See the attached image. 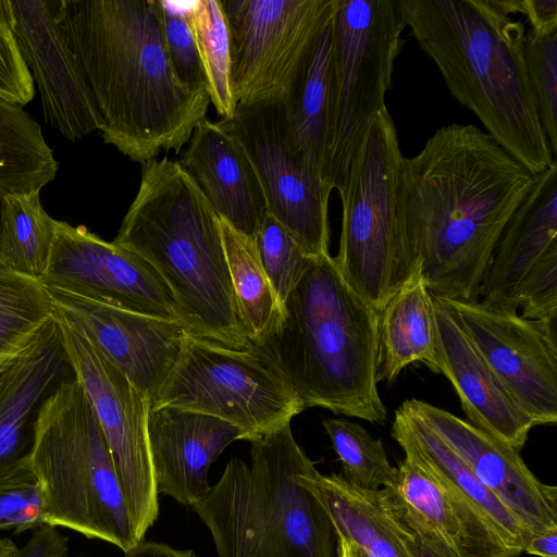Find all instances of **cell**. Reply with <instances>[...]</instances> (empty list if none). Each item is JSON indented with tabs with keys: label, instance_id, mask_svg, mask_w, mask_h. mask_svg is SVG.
Masks as SVG:
<instances>
[{
	"label": "cell",
	"instance_id": "obj_24",
	"mask_svg": "<svg viewBox=\"0 0 557 557\" xmlns=\"http://www.w3.org/2000/svg\"><path fill=\"white\" fill-rule=\"evenodd\" d=\"M219 218L255 239L268 214L257 171L239 141L220 122L203 119L177 161Z\"/></svg>",
	"mask_w": 557,
	"mask_h": 557
},
{
	"label": "cell",
	"instance_id": "obj_49",
	"mask_svg": "<svg viewBox=\"0 0 557 557\" xmlns=\"http://www.w3.org/2000/svg\"><path fill=\"white\" fill-rule=\"evenodd\" d=\"M11 360H12V359H11ZM11 360L0 363V370H1V369H2L7 363H9Z\"/></svg>",
	"mask_w": 557,
	"mask_h": 557
},
{
	"label": "cell",
	"instance_id": "obj_26",
	"mask_svg": "<svg viewBox=\"0 0 557 557\" xmlns=\"http://www.w3.org/2000/svg\"><path fill=\"white\" fill-rule=\"evenodd\" d=\"M416 362L438 373L432 295L419 269L379 311L376 382L391 384Z\"/></svg>",
	"mask_w": 557,
	"mask_h": 557
},
{
	"label": "cell",
	"instance_id": "obj_45",
	"mask_svg": "<svg viewBox=\"0 0 557 557\" xmlns=\"http://www.w3.org/2000/svg\"><path fill=\"white\" fill-rule=\"evenodd\" d=\"M17 549V545L12 540L0 536V557H13Z\"/></svg>",
	"mask_w": 557,
	"mask_h": 557
},
{
	"label": "cell",
	"instance_id": "obj_38",
	"mask_svg": "<svg viewBox=\"0 0 557 557\" xmlns=\"http://www.w3.org/2000/svg\"><path fill=\"white\" fill-rule=\"evenodd\" d=\"M34 95V81L14 33L12 0H0V98L23 108Z\"/></svg>",
	"mask_w": 557,
	"mask_h": 557
},
{
	"label": "cell",
	"instance_id": "obj_50",
	"mask_svg": "<svg viewBox=\"0 0 557 557\" xmlns=\"http://www.w3.org/2000/svg\"><path fill=\"white\" fill-rule=\"evenodd\" d=\"M3 195H0V209H1V198H2Z\"/></svg>",
	"mask_w": 557,
	"mask_h": 557
},
{
	"label": "cell",
	"instance_id": "obj_36",
	"mask_svg": "<svg viewBox=\"0 0 557 557\" xmlns=\"http://www.w3.org/2000/svg\"><path fill=\"white\" fill-rule=\"evenodd\" d=\"M523 52L540 121L554 158L557 157V32L525 33Z\"/></svg>",
	"mask_w": 557,
	"mask_h": 557
},
{
	"label": "cell",
	"instance_id": "obj_10",
	"mask_svg": "<svg viewBox=\"0 0 557 557\" xmlns=\"http://www.w3.org/2000/svg\"><path fill=\"white\" fill-rule=\"evenodd\" d=\"M158 406L219 418L239 428L246 441L304 411L281 377L251 350L190 335L150 407Z\"/></svg>",
	"mask_w": 557,
	"mask_h": 557
},
{
	"label": "cell",
	"instance_id": "obj_43",
	"mask_svg": "<svg viewBox=\"0 0 557 557\" xmlns=\"http://www.w3.org/2000/svg\"><path fill=\"white\" fill-rule=\"evenodd\" d=\"M124 554L125 557H197L190 549H177L163 543L146 542L144 540Z\"/></svg>",
	"mask_w": 557,
	"mask_h": 557
},
{
	"label": "cell",
	"instance_id": "obj_35",
	"mask_svg": "<svg viewBox=\"0 0 557 557\" xmlns=\"http://www.w3.org/2000/svg\"><path fill=\"white\" fill-rule=\"evenodd\" d=\"M253 244L261 268L282 306L312 257L269 212Z\"/></svg>",
	"mask_w": 557,
	"mask_h": 557
},
{
	"label": "cell",
	"instance_id": "obj_27",
	"mask_svg": "<svg viewBox=\"0 0 557 557\" xmlns=\"http://www.w3.org/2000/svg\"><path fill=\"white\" fill-rule=\"evenodd\" d=\"M334 14L335 12L317 34L294 77L288 94L282 100L287 134L294 150L321 176L333 54Z\"/></svg>",
	"mask_w": 557,
	"mask_h": 557
},
{
	"label": "cell",
	"instance_id": "obj_2",
	"mask_svg": "<svg viewBox=\"0 0 557 557\" xmlns=\"http://www.w3.org/2000/svg\"><path fill=\"white\" fill-rule=\"evenodd\" d=\"M59 28L103 121L104 143L141 164L176 154L210 98L178 78L152 0H55Z\"/></svg>",
	"mask_w": 557,
	"mask_h": 557
},
{
	"label": "cell",
	"instance_id": "obj_31",
	"mask_svg": "<svg viewBox=\"0 0 557 557\" xmlns=\"http://www.w3.org/2000/svg\"><path fill=\"white\" fill-rule=\"evenodd\" d=\"M188 20L210 102L222 120L231 119L235 114L237 102L232 88L230 30L221 1H191Z\"/></svg>",
	"mask_w": 557,
	"mask_h": 557
},
{
	"label": "cell",
	"instance_id": "obj_7",
	"mask_svg": "<svg viewBox=\"0 0 557 557\" xmlns=\"http://www.w3.org/2000/svg\"><path fill=\"white\" fill-rule=\"evenodd\" d=\"M30 468L41 488L46 524L124 553L139 542L109 445L75 377L58 384L36 412Z\"/></svg>",
	"mask_w": 557,
	"mask_h": 557
},
{
	"label": "cell",
	"instance_id": "obj_14",
	"mask_svg": "<svg viewBox=\"0 0 557 557\" xmlns=\"http://www.w3.org/2000/svg\"><path fill=\"white\" fill-rule=\"evenodd\" d=\"M220 124L243 146L259 176L268 212L311 257L329 253L332 188L289 140L282 101L237 104Z\"/></svg>",
	"mask_w": 557,
	"mask_h": 557
},
{
	"label": "cell",
	"instance_id": "obj_30",
	"mask_svg": "<svg viewBox=\"0 0 557 557\" xmlns=\"http://www.w3.org/2000/svg\"><path fill=\"white\" fill-rule=\"evenodd\" d=\"M221 231L238 315L255 343L281 313V305L261 268L253 240L220 218Z\"/></svg>",
	"mask_w": 557,
	"mask_h": 557
},
{
	"label": "cell",
	"instance_id": "obj_46",
	"mask_svg": "<svg viewBox=\"0 0 557 557\" xmlns=\"http://www.w3.org/2000/svg\"><path fill=\"white\" fill-rule=\"evenodd\" d=\"M337 546L344 550L346 557H366L357 547L344 540L337 539Z\"/></svg>",
	"mask_w": 557,
	"mask_h": 557
},
{
	"label": "cell",
	"instance_id": "obj_13",
	"mask_svg": "<svg viewBox=\"0 0 557 557\" xmlns=\"http://www.w3.org/2000/svg\"><path fill=\"white\" fill-rule=\"evenodd\" d=\"M478 300L500 312L557 323V161L506 223Z\"/></svg>",
	"mask_w": 557,
	"mask_h": 557
},
{
	"label": "cell",
	"instance_id": "obj_3",
	"mask_svg": "<svg viewBox=\"0 0 557 557\" xmlns=\"http://www.w3.org/2000/svg\"><path fill=\"white\" fill-rule=\"evenodd\" d=\"M453 97L534 175L554 158L527 72L515 0H395Z\"/></svg>",
	"mask_w": 557,
	"mask_h": 557
},
{
	"label": "cell",
	"instance_id": "obj_25",
	"mask_svg": "<svg viewBox=\"0 0 557 557\" xmlns=\"http://www.w3.org/2000/svg\"><path fill=\"white\" fill-rule=\"evenodd\" d=\"M298 482L322 505L337 539L366 557H416L413 534L386 488L362 490L342 474L323 475L314 466L302 472Z\"/></svg>",
	"mask_w": 557,
	"mask_h": 557
},
{
	"label": "cell",
	"instance_id": "obj_4",
	"mask_svg": "<svg viewBox=\"0 0 557 557\" xmlns=\"http://www.w3.org/2000/svg\"><path fill=\"white\" fill-rule=\"evenodd\" d=\"M379 312L343 278L333 257H312L277 321L251 344L304 410L384 423L376 382Z\"/></svg>",
	"mask_w": 557,
	"mask_h": 557
},
{
	"label": "cell",
	"instance_id": "obj_20",
	"mask_svg": "<svg viewBox=\"0 0 557 557\" xmlns=\"http://www.w3.org/2000/svg\"><path fill=\"white\" fill-rule=\"evenodd\" d=\"M406 403L533 534L557 529V487L541 482L519 450L430 403Z\"/></svg>",
	"mask_w": 557,
	"mask_h": 557
},
{
	"label": "cell",
	"instance_id": "obj_9",
	"mask_svg": "<svg viewBox=\"0 0 557 557\" xmlns=\"http://www.w3.org/2000/svg\"><path fill=\"white\" fill-rule=\"evenodd\" d=\"M400 151L387 109L375 115L350 163L342 199L334 263L348 285L377 312L409 277L396 213Z\"/></svg>",
	"mask_w": 557,
	"mask_h": 557
},
{
	"label": "cell",
	"instance_id": "obj_28",
	"mask_svg": "<svg viewBox=\"0 0 557 557\" xmlns=\"http://www.w3.org/2000/svg\"><path fill=\"white\" fill-rule=\"evenodd\" d=\"M57 171L40 125L22 107L0 98V195L41 190Z\"/></svg>",
	"mask_w": 557,
	"mask_h": 557
},
{
	"label": "cell",
	"instance_id": "obj_16",
	"mask_svg": "<svg viewBox=\"0 0 557 557\" xmlns=\"http://www.w3.org/2000/svg\"><path fill=\"white\" fill-rule=\"evenodd\" d=\"M516 404L535 426L557 422V323L443 298Z\"/></svg>",
	"mask_w": 557,
	"mask_h": 557
},
{
	"label": "cell",
	"instance_id": "obj_33",
	"mask_svg": "<svg viewBox=\"0 0 557 557\" xmlns=\"http://www.w3.org/2000/svg\"><path fill=\"white\" fill-rule=\"evenodd\" d=\"M322 425L342 462L346 481L369 491L393 484L396 468L389 463L381 440L347 419L325 418Z\"/></svg>",
	"mask_w": 557,
	"mask_h": 557
},
{
	"label": "cell",
	"instance_id": "obj_6",
	"mask_svg": "<svg viewBox=\"0 0 557 557\" xmlns=\"http://www.w3.org/2000/svg\"><path fill=\"white\" fill-rule=\"evenodd\" d=\"M249 442L250 467L231 459L193 507L219 557H336L337 536L326 511L298 482L314 465L295 441L290 422Z\"/></svg>",
	"mask_w": 557,
	"mask_h": 557
},
{
	"label": "cell",
	"instance_id": "obj_32",
	"mask_svg": "<svg viewBox=\"0 0 557 557\" xmlns=\"http://www.w3.org/2000/svg\"><path fill=\"white\" fill-rule=\"evenodd\" d=\"M53 319L48 288L0 261V356L22 351Z\"/></svg>",
	"mask_w": 557,
	"mask_h": 557
},
{
	"label": "cell",
	"instance_id": "obj_12",
	"mask_svg": "<svg viewBox=\"0 0 557 557\" xmlns=\"http://www.w3.org/2000/svg\"><path fill=\"white\" fill-rule=\"evenodd\" d=\"M54 319L74 377L86 393L109 445L141 541L159 513L147 438L149 404L77 329L57 313Z\"/></svg>",
	"mask_w": 557,
	"mask_h": 557
},
{
	"label": "cell",
	"instance_id": "obj_19",
	"mask_svg": "<svg viewBox=\"0 0 557 557\" xmlns=\"http://www.w3.org/2000/svg\"><path fill=\"white\" fill-rule=\"evenodd\" d=\"M12 7L17 45L38 88L46 123L71 141L99 132L103 121L59 28L55 0H12Z\"/></svg>",
	"mask_w": 557,
	"mask_h": 557
},
{
	"label": "cell",
	"instance_id": "obj_11",
	"mask_svg": "<svg viewBox=\"0 0 557 557\" xmlns=\"http://www.w3.org/2000/svg\"><path fill=\"white\" fill-rule=\"evenodd\" d=\"M237 104L282 101L337 0H220Z\"/></svg>",
	"mask_w": 557,
	"mask_h": 557
},
{
	"label": "cell",
	"instance_id": "obj_48",
	"mask_svg": "<svg viewBox=\"0 0 557 557\" xmlns=\"http://www.w3.org/2000/svg\"><path fill=\"white\" fill-rule=\"evenodd\" d=\"M336 557H346L344 550L339 546H337V555H336Z\"/></svg>",
	"mask_w": 557,
	"mask_h": 557
},
{
	"label": "cell",
	"instance_id": "obj_47",
	"mask_svg": "<svg viewBox=\"0 0 557 557\" xmlns=\"http://www.w3.org/2000/svg\"><path fill=\"white\" fill-rule=\"evenodd\" d=\"M20 352H21V351H20ZM20 352H18V354H20ZM18 354H16V355H9V356H0V363H2V362H5V361H9V360L13 359V358H14L15 356H17Z\"/></svg>",
	"mask_w": 557,
	"mask_h": 557
},
{
	"label": "cell",
	"instance_id": "obj_29",
	"mask_svg": "<svg viewBox=\"0 0 557 557\" xmlns=\"http://www.w3.org/2000/svg\"><path fill=\"white\" fill-rule=\"evenodd\" d=\"M39 191L4 194L0 209V261L35 278L47 269L55 236V220L44 209Z\"/></svg>",
	"mask_w": 557,
	"mask_h": 557
},
{
	"label": "cell",
	"instance_id": "obj_17",
	"mask_svg": "<svg viewBox=\"0 0 557 557\" xmlns=\"http://www.w3.org/2000/svg\"><path fill=\"white\" fill-rule=\"evenodd\" d=\"M392 437L405 457L429 473L448 494L466 533L471 557H518L533 533L454 450L407 405L396 409Z\"/></svg>",
	"mask_w": 557,
	"mask_h": 557
},
{
	"label": "cell",
	"instance_id": "obj_23",
	"mask_svg": "<svg viewBox=\"0 0 557 557\" xmlns=\"http://www.w3.org/2000/svg\"><path fill=\"white\" fill-rule=\"evenodd\" d=\"M71 369L55 319L0 370V481L33 473V422Z\"/></svg>",
	"mask_w": 557,
	"mask_h": 557
},
{
	"label": "cell",
	"instance_id": "obj_1",
	"mask_svg": "<svg viewBox=\"0 0 557 557\" xmlns=\"http://www.w3.org/2000/svg\"><path fill=\"white\" fill-rule=\"evenodd\" d=\"M536 177L475 125L436 129L398 168L396 213L408 275L419 269L435 296L478 300L495 245Z\"/></svg>",
	"mask_w": 557,
	"mask_h": 557
},
{
	"label": "cell",
	"instance_id": "obj_42",
	"mask_svg": "<svg viewBox=\"0 0 557 557\" xmlns=\"http://www.w3.org/2000/svg\"><path fill=\"white\" fill-rule=\"evenodd\" d=\"M517 14H523L530 30L537 35L557 32V0H515Z\"/></svg>",
	"mask_w": 557,
	"mask_h": 557
},
{
	"label": "cell",
	"instance_id": "obj_21",
	"mask_svg": "<svg viewBox=\"0 0 557 557\" xmlns=\"http://www.w3.org/2000/svg\"><path fill=\"white\" fill-rule=\"evenodd\" d=\"M431 295L437 372L455 388L467 422L520 451L533 420L508 394L446 301Z\"/></svg>",
	"mask_w": 557,
	"mask_h": 557
},
{
	"label": "cell",
	"instance_id": "obj_22",
	"mask_svg": "<svg viewBox=\"0 0 557 557\" xmlns=\"http://www.w3.org/2000/svg\"><path fill=\"white\" fill-rule=\"evenodd\" d=\"M147 438L158 494L194 507L211 490V463L231 443L245 440V434L215 417L158 406L148 410Z\"/></svg>",
	"mask_w": 557,
	"mask_h": 557
},
{
	"label": "cell",
	"instance_id": "obj_18",
	"mask_svg": "<svg viewBox=\"0 0 557 557\" xmlns=\"http://www.w3.org/2000/svg\"><path fill=\"white\" fill-rule=\"evenodd\" d=\"M54 313L77 329L135 386L149 407L177 362L188 332L152 318L48 289Z\"/></svg>",
	"mask_w": 557,
	"mask_h": 557
},
{
	"label": "cell",
	"instance_id": "obj_34",
	"mask_svg": "<svg viewBox=\"0 0 557 557\" xmlns=\"http://www.w3.org/2000/svg\"><path fill=\"white\" fill-rule=\"evenodd\" d=\"M387 490L401 508L435 527L465 550V528L450 497L414 461L405 457L398 463L394 482Z\"/></svg>",
	"mask_w": 557,
	"mask_h": 557
},
{
	"label": "cell",
	"instance_id": "obj_44",
	"mask_svg": "<svg viewBox=\"0 0 557 557\" xmlns=\"http://www.w3.org/2000/svg\"><path fill=\"white\" fill-rule=\"evenodd\" d=\"M523 552L536 557H557V529L533 534Z\"/></svg>",
	"mask_w": 557,
	"mask_h": 557
},
{
	"label": "cell",
	"instance_id": "obj_5",
	"mask_svg": "<svg viewBox=\"0 0 557 557\" xmlns=\"http://www.w3.org/2000/svg\"><path fill=\"white\" fill-rule=\"evenodd\" d=\"M113 243L159 273L190 336L251 350L237 311L220 218L177 161L164 157L141 164L137 194Z\"/></svg>",
	"mask_w": 557,
	"mask_h": 557
},
{
	"label": "cell",
	"instance_id": "obj_41",
	"mask_svg": "<svg viewBox=\"0 0 557 557\" xmlns=\"http://www.w3.org/2000/svg\"><path fill=\"white\" fill-rule=\"evenodd\" d=\"M69 537L58 527L45 524L34 530L28 542L13 557H69Z\"/></svg>",
	"mask_w": 557,
	"mask_h": 557
},
{
	"label": "cell",
	"instance_id": "obj_40",
	"mask_svg": "<svg viewBox=\"0 0 557 557\" xmlns=\"http://www.w3.org/2000/svg\"><path fill=\"white\" fill-rule=\"evenodd\" d=\"M392 500L398 516L413 534L416 557H471L454 540Z\"/></svg>",
	"mask_w": 557,
	"mask_h": 557
},
{
	"label": "cell",
	"instance_id": "obj_15",
	"mask_svg": "<svg viewBox=\"0 0 557 557\" xmlns=\"http://www.w3.org/2000/svg\"><path fill=\"white\" fill-rule=\"evenodd\" d=\"M38 280L48 289L180 321L175 297L159 273L136 253L106 242L84 225L55 220L49 262Z\"/></svg>",
	"mask_w": 557,
	"mask_h": 557
},
{
	"label": "cell",
	"instance_id": "obj_37",
	"mask_svg": "<svg viewBox=\"0 0 557 557\" xmlns=\"http://www.w3.org/2000/svg\"><path fill=\"white\" fill-rule=\"evenodd\" d=\"M190 4L191 1L152 0L178 78L191 90L207 91L206 77L188 20Z\"/></svg>",
	"mask_w": 557,
	"mask_h": 557
},
{
	"label": "cell",
	"instance_id": "obj_8",
	"mask_svg": "<svg viewBox=\"0 0 557 557\" xmlns=\"http://www.w3.org/2000/svg\"><path fill=\"white\" fill-rule=\"evenodd\" d=\"M405 27L395 0H337L322 178L338 194L372 119L386 109Z\"/></svg>",
	"mask_w": 557,
	"mask_h": 557
},
{
	"label": "cell",
	"instance_id": "obj_39",
	"mask_svg": "<svg viewBox=\"0 0 557 557\" xmlns=\"http://www.w3.org/2000/svg\"><path fill=\"white\" fill-rule=\"evenodd\" d=\"M45 524L42 493L34 473L0 481V530L20 534Z\"/></svg>",
	"mask_w": 557,
	"mask_h": 557
}]
</instances>
